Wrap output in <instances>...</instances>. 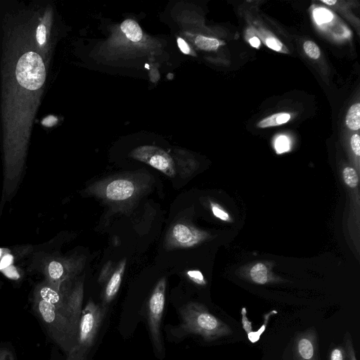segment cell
Masks as SVG:
<instances>
[{"mask_svg":"<svg viewBox=\"0 0 360 360\" xmlns=\"http://www.w3.org/2000/svg\"><path fill=\"white\" fill-rule=\"evenodd\" d=\"M13 19L6 25L0 60V140L6 196L21 176L47 75L34 40L37 19Z\"/></svg>","mask_w":360,"mask_h":360,"instance_id":"obj_1","label":"cell"},{"mask_svg":"<svg viewBox=\"0 0 360 360\" xmlns=\"http://www.w3.org/2000/svg\"><path fill=\"white\" fill-rule=\"evenodd\" d=\"M83 281L58 288L46 281L33 291L32 307L47 335L65 353L75 346L82 312Z\"/></svg>","mask_w":360,"mask_h":360,"instance_id":"obj_2","label":"cell"},{"mask_svg":"<svg viewBox=\"0 0 360 360\" xmlns=\"http://www.w3.org/2000/svg\"><path fill=\"white\" fill-rule=\"evenodd\" d=\"M181 323L172 329L176 338L195 334L207 341H212L231 333V329L211 314L202 304L189 302L179 310Z\"/></svg>","mask_w":360,"mask_h":360,"instance_id":"obj_3","label":"cell"},{"mask_svg":"<svg viewBox=\"0 0 360 360\" xmlns=\"http://www.w3.org/2000/svg\"><path fill=\"white\" fill-rule=\"evenodd\" d=\"M105 315L103 306L90 300L82 309L76 343L65 360H86Z\"/></svg>","mask_w":360,"mask_h":360,"instance_id":"obj_4","label":"cell"},{"mask_svg":"<svg viewBox=\"0 0 360 360\" xmlns=\"http://www.w3.org/2000/svg\"><path fill=\"white\" fill-rule=\"evenodd\" d=\"M90 193L115 205L134 200L143 191V184L129 176L107 179L92 186Z\"/></svg>","mask_w":360,"mask_h":360,"instance_id":"obj_5","label":"cell"},{"mask_svg":"<svg viewBox=\"0 0 360 360\" xmlns=\"http://www.w3.org/2000/svg\"><path fill=\"white\" fill-rule=\"evenodd\" d=\"M166 278L157 283L148 301V326L154 347L161 352L162 347L161 320L165 302Z\"/></svg>","mask_w":360,"mask_h":360,"instance_id":"obj_6","label":"cell"},{"mask_svg":"<svg viewBox=\"0 0 360 360\" xmlns=\"http://www.w3.org/2000/svg\"><path fill=\"white\" fill-rule=\"evenodd\" d=\"M40 267L45 281L60 288L71 282L77 266L72 259L47 257L43 260Z\"/></svg>","mask_w":360,"mask_h":360,"instance_id":"obj_7","label":"cell"},{"mask_svg":"<svg viewBox=\"0 0 360 360\" xmlns=\"http://www.w3.org/2000/svg\"><path fill=\"white\" fill-rule=\"evenodd\" d=\"M137 160L143 162L157 169L169 177L177 174L173 158L164 150L155 146H145L134 149L131 154Z\"/></svg>","mask_w":360,"mask_h":360,"instance_id":"obj_8","label":"cell"},{"mask_svg":"<svg viewBox=\"0 0 360 360\" xmlns=\"http://www.w3.org/2000/svg\"><path fill=\"white\" fill-rule=\"evenodd\" d=\"M206 238V233L196 228L178 222L172 225L167 232L165 247L167 250L193 247Z\"/></svg>","mask_w":360,"mask_h":360,"instance_id":"obj_9","label":"cell"},{"mask_svg":"<svg viewBox=\"0 0 360 360\" xmlns=\"http://www.w3.org/2000/svg\"><path fill=\"white\" fill-rule=\"evenodd\" d=\"M52 19V10L47 8L43 14L37 18L33 31L36 46L46 63H48V53L50 49Z\"/></svg>","mask_w":360,"mask_h":360,"instance_id":"obj_10","label":"cell"},{"mask_svg":"<svg viewBox=\"0 0 360 360\" xmlns=\"http://www.w3.org/2000/svg\"><path fill=\"white\" fill-rule=\"evenodd\" d=\"M295 354L297 360H318L316 340L314 332L302 333L296 338Z\"/></svg>","mask_w":360,"mask_h":360,"instance_id":"obj_11","label":"cell"},{"mask_svg":"<svg viewBox=\"0 0 360 360\" xmlns=\"http://www.w3.org/2000/svg\"><path fill=\"white\" fill-rule=\"evenodd\" d=\"M126 259L121 261L109 278L104 290L103 305L110 303L117 295L124 273Z\"/></svg>","mask_w":360,"mask_h":360,"instance_id":"obj_12","label":"cell"},{"mask_svg":"<svg viewBox=\"0 0 360 360\" xmlns=\"http://www.w3.org/2000/svg\"><path fill=\"white\" fill-rule=\"evenodd\" d=\"M121 30L132 41H139L142 38V30L139 24L131 19L124 20L120 25Z\"/></svg>","mask_w":360,"mask_h":360,"instance_id":"obj_13","label":"cell"},{"mask_svg":"<svg viewBox=\"0 0 360 360\" xmlns=\"http://www.w3.org/2000/svg\"><path fill=\"white\" fill-rule=\"evenodd\" d=\"M347 127L351 129L357 131L360 128V104L352 105L347 111L345 117Z\"/></svg>","mask_w":360,"mask_h":360,"instance_id":"obj_14","label":"cell"},{"mask_svg":"<svg viewBox=\"0 0 360 360\" xmlns=\"http://www.w3.org/2000/svg\"><path fill=\"white\" fill-rule=\"evenodd\" d=\"M290 118V115L288 113H276L261 120L257 123V126L259 128L278 126L286 123Z\"/></svg>","mask_w":360,"mask_h":360,"instance_id":"obj_15","label":"cell"},{"mask_svg":"<svg viewBox=\"0 0 360 360\" xmlns=\"http://www.w3.org/2000/svg\"><path fill=\"white\" fill-rule=\"evenodd\" d=\"M252 280L258 284H265L269 279L266 266L262 263L255 264L250 270Z\"/></svg>","mask_w":360,"mask_h":360,"instance_id":"obj_16","label":"cell"},{"mask_svg":"<svg viewBox=\"0 0 360 360\" xmlns=\"http://www.w3.org/2000/svg\"><path fill=\"white\" fill-rule=\"evenodd\" d=\"M195 44L200 49L205 51H214L219 46V41L214 38L199 35L195 39Z\"/></svg>","mask_w":360,"mask_h":360,"instance_id":"obj_17","label":"cell"},{"mask_svg":"<svg viewBox=\"0 0 360 360\" xmlns=\"http://www.w3.org/2000/svg\"><path fill=\"white\" fill-rule=\"evenodd\" d=\"M343 179L345 184L350 188H355L359 183V177L354 169L347 167L342 172Z\"/></svg>","mask_w":360,"mask_h":360,"instance_id":"obj_18","label":"cell"},{"mask_svg":"<svg viewBox=\"0 0 360 360\" xmlns=\"http://www.w3.org/2000/svg\"><path fill=\"white\" fill-rule=\"evenodd\" d=\"M303 49L305 53L312 59H318L321 55L319 46L312 41H306L303 44Z\"/></svg>","mask_w":360,"mask_h":360,"instance_id":"obj_19","label":"cell"},{"mask_svg":"<svg viewBox=\"0 0 360 360\" xmlns=\"http://www.w3.org/2000/svg\"><path fill=\"white\" fill-rule=\"evenodd\" d=\"M0 360H16L15 352L9 345H0Z\"/></svg>","mask_w":360,"mask_h":360,"instance_id":"obj_20","label":"cell"},{"mask_svg":"<svg viewBox=\"0 0 360 360\" xmlns=\"http://www.w3.org/2000/svg\"><path fill=\"white\" fill-rule=\"evenodd\" d=\"M314 18L318 23H323L330 21L333 18L332 14L324 8L314 11Z\"/></svg>","mask_w":360,"mask_h":360,"instance_id":"obj_21","label":"cell"},{"mask_svg":"<svg viewBox=\"0 0 360 360\" xmlns=\"http://www.w3.org/2000/svg\"><path fill=\"white\" fill-rule=\"evenodd\" d=\"M275 148L278 153H282L289 150V141L286 136H281L277 138L275 143Z\"/></svg>","mask_w":360,"mask_h":360,"instance_id":"obj_22","label":"cell"},{"mask_svg":"<svg viewBox=\"0 0 360 360\" xmlns=\"http://www.w3.org/2000/svg\"><path fill=\"white\" fill-rule=\"evenodd\" d=\"M186 274L190 280L198 285H204L206 282L202 274L198 270H189Z\"/></svg>","mask_w":360,"mask_h":360,"instance_id":"obj_23","label":"cell"},{"mask_svg":"<svg viewBox=\"0 0 360 360\" xmlns=\"http://www.w3.org/2000/svg\"><path fill=\"white\" fill-rule=\"evenodd\" d=\"M265 43L269 48L276 51L284 52L283 49L285 48L283 44L276 38L268 37L265 39Z\"/></svg>","mask_w":360,"mask_h":360,"instance_id":"obj_24","label":"cell"},{"mask_svg":"<svg viewBox=\"0 0 360 360\" xmlns=\"http://www.w3.org/2000/svg\"><path fill=\"white\" fill-rule=\"evenodd\" d=\"M352 149L356 156L360 155V137L357 134L352 136L350 139Z\"/></svg>","mask_w":360,"mask_h":360,"instance_id":"obj_25","label":"cell"},{"mask_svg":"<svg viewBox=\"0 0 360 360\" xmlns=\"http://www.w3.org/2000/svg\"><path fill=\"white\" fill-rule=\"evenodd\" d=\"M211 205L212 213L216 217L224 221L228 220L229 215L226 212H224L215 204L211 203Z\"/></svg>","mask_w":360,"mask_h":360,"instance_id":"obj_26","label":"cell"},{"mask_svg":"<svg viewBox=\"0 0 360 360\" xmlns=\"http://www.w3.org/2000/svg\"><path fill=\"white\" fill-rule=\"evenodd\" d=\"M268 315H266L265 317H266V321H265V323L262 326V328L256 331V332H250L248 334V339L250 340V342H252V343L257 342L259 339V337L261 335V334L265 330V328H266V323H267V321H268Z\"/></svg>","mask_w":360,"mask_h":360,"instance_id":"obj_27","label":"cell"},{"mask_svg":"<svg viewBox=\"0 0 360 360\" xmlns=\"http://www.w3.org/2000/svg\"><path fill=\"white\" fill-rule=\"evenodd\" d=\"M344 351L341 348L334 349L330 356V360H344Z\"/></svg>","mask_w":360,"mask_h":360,"instance_id":"obj_28","label":"cell"},{"mask_svg":"<svg viewBox=\"0 0 360 360\" xmlns=\"http://www.w3.org/2000/svg\"><path fill=\"white\" fill-rule=\"evenodd\" d=\"M179 48L180 49L181 51L185 54H190L191 53V49L188 46V44L181 38L178 37L176 39Z\"/></svg>","mask_w":360,"mask_h":360,"instance_id":"obj_29","label":"cell"},{"mask_svg":"<svg viewBox=\"0 0 360 360\" xmlns=\"http://www.w3.org/2000/svg\"><path fill=\"white\" fill-rule=\"evenodd\" d=\"M241 314L243 315V319H242L243 327L245 329V330L246 331L247 334H248L249 333L251 332L252 326H251V323L248 321V319H247V317L245 316L246 310L245 308L243 309Z\"/></svg>","mask_w":360,"mask_h":360,"instance_id":"obj_30","label":"cell"},{"mask_svg":"<svg viewBox=\"0 0 360 360\" xmlns=\"http://www.w3.org/2000/svg\"><path fill=\"white\" fill-rule=\"evenodd\" d=\"M249 42L255 48H259L261 44L260 40L257 37H251L249 39Z\"/></svg>","mask_w":360,"mask_h":360,"instance_id":"obj_31","label":"cell"},{"mask_svg":"<svg viewBox=\"0 0 360 360\" xmlns=\"http://www.w3.org/2000/svg\"><path fill=\"white\" fill-rule=\"evenodd\" d=\"M348 354L350 356L349 360H356L354 352L352 347H350L349 349L348 348Z\"/></svg>","mask_w":360,"mask_h":360,"instance_id":"obj_32","label":"cell"},{"mask_svg":"<svg viewBox=\"0 0 360 360\" xmlns=\"http://www.w3.org/2000/svg\"><path fill=\"white\" fill-rule=\"evenodd\" d=\"M321 1L323 4L328 5V6H333L337 3L336 0H326V1L321 0Z\"/></svg>","mask_w":360,"mask_h":360,"instance_id":"obj_33","label":"cell"}]
</instances>
